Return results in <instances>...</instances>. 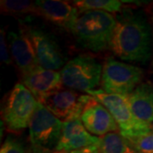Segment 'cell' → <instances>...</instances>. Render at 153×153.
I'll use <instances>...</instances> for the list:
<instances>
[{"label":"cell","mask_w":153,"mask_h":153,"mask_svg":"<svg viewBox=\"0 0 153 153\" xmlns=\"http://www.w3.org/2000/svg\"><path fill=\"white\" fill-rule=\"evenodd\" d=\"M152 49L151 27L144 14L130 10L120 14L110 48L114 55L128 62L146 63Z\"/></svg>","instance_id":"obj_1"},{"label":"cell","mask_w":153,"mask_h":153,"mask_svg":"<svg viewBox=\"0 0 153 153\" xmlns=\"http://www.w3.org/2000/svg\"><path fill=\"white\" fill-rule=\"evenodd\" d=\"M117 18L101 10L79 11L72 30L76 43L93 52H101L111 48Z\"/></svg>","instance_id":"obj_2"},{"label":"cell","mask_w":153,"mask_h":153,"mask_svg":"<svg viewBox=\"0 0 153 153\" xmlns=\"http://www.w3.org/2000/svg\"><path fill=\"white\" fill-rule=\"evenodd\" d=\"M103 66L93 56L80 55L69 60L60 70L63 85L81 92L94 90L100 83Z\"/></svg>","instance_id":"obj_3"},{"label":"cell","mask_w":153,"mask_h":153,"mask_svg":"<svg viewBox=\"0 0 153 153\" xmlns=\"http://www.w3.org/2000/svg\"><path fill=\"white\" fill-rule=\"evenodd\" d=\"M141 68L113 58L105 61L101 75V89L105 93L128 95L142 81Z\"/></svg>","instance_id":"obj_4"},{"label":"cell","mask_w":153,"mask_h":153,"mask_svg":"<svg viewBox=\"0 0 153 153\" xmlns=\"http://www.w3.org/2000/svg\"><path fill=\"white\" fill-rule=\"evenodd\" d=\"M38 101L22 82L12 88L3 109V119L8 130L20 132L27 128Z\"/></svg>","instance_id":"obj_5"},{"label":"cell","mask_w":153,"mask_h":153,"mask_svg":"<svg viewBox=\"0 0 153 153\" xmlns=\"http://www.w3.org/2000/svg\"><path fill=\"white\" fill-rule=\"evenodd\" d=\"M29 136L34 148L53 151L57 147L62 134L63 122L38 102L29 123Z\"/></svg>","instance_id":"obj_6"},{"label":"cell","mask_w":153,"mask_h":153,"mask_svg":"<svg viewBox=\"0 0 153 153\" xmlns=\"http://www.w3.org/2000/svg\"><path fill=\"white\" fill-rule=\"evenodd\" d=\"M97 101L104 105L112 115L119 127L120 134L127 139L143 135L132 113L128 95L105 93L102 89L88 92Z\"/></svg>","instance_id":"obj_7"},{"label":"cell","mask_w":153,"mask_h":153,"mask_svg":"<svg viewBox=\"0 0 153 153\" xmlns=\"http://www.w3.org/2000/svg\"><path fill=\"white\" fill-rule=\"evenodd\" d=\"M92 98L89 94L62 88L47 97L42 104L58 119L66 123L80 119L85 106Z\"/></svg>","instance_id":"obj_8"},{"label":"cell","mask_w":153,"mask_h":153,"mask_svg":"<svg viewBox=\"0 0 153 153\" xmlns=\"http://www.w3.org/2000/svg\"><path fill=\"white\" fill-rule=\"evenodd\" d=\"M32 41L39 66L47 70L58 71L62 69L65 59L55 39L44 31L26 27Z\"/></svg>","instance_id":"obj_9"},{"label":"cell","mask_w":153,"mask_h":153,"mask_svg":"<svg viewBox=\"0 0 153 153\" xmlns=\"http://www.w3.org/2000/svg\"><path fill=\"white\" fill-rule=\"evenodd\" d=\"M22 83L41 103L49 95L62 89L64 86L60 71L47 70L41 66L22 75Z\"/></svg>","instance_id":"obj_10"},{"label":"cell","mask_w":153,"mask_h":153,"mask_svg":"<svg viewBox=\"0 0 153 153\" xmlns=\"http://www.w3.org/2000/svg\"><path fill=\"white\" fill-rule=\"evenodd\" d=\"M130 108L143 134L152 132L153 86L150 82H141L128 95Z\"/></svg>","instance_id":"obj_11"},{"label":"cell","mask_w":153,"mask_h":153,"mask_svg":"<svg viewBox=\"0 0 153 153\" xmlns=\"http://www.w3.org/2000/svg\"><path fill=\"white\" fill-rule=\"evenodd\" d=\"M7 39L11 57L22 75L39 66L32 41L25 27L20 28L19 32L10 31L8 33Z\"/></svg>","instance_id":"obj_12"},{"label":"cell","mask_w":153,"mask_h":153,"mask_svg":"<svg viewBox=\"0 0 153 153\" xmlns=\"http://www.w3.org/2000/svg\"><path fill=\"white\" fill-rule=\"evenodd\" d=\"M35 3L39 16L72 32L79 15L78 9L73 4L62 0H38Z\"/></svg>","instance_id":"obj_13"},{"label":"cell","mask_w":153,"mask_h":153,"mask_svg":"<svg viewBox=\"0 0 153 153\" xmlns=\"http://www.w3.org/2000/svg\"><path fill=\"white\" fill-rule=\"evenodd\" d=\"M80 119L88 133L94 136L102 137L113 132H120L112 115L94 98L87 104Z\"/></svg>","instance_id":"obj_14"},{"label":"cell","mask_w":153,"mask_h":153,"mask_svg":"<svg viewBox=\"0 0 153 153\" xmlns=\"http://www.w3.org/2000/svg\"><path fill=\"white\" fill-rule=\"evenodd\" d=\"M100 137L88 133L81 119L63 123L62 134L55 152L68 153L75 150L98 144Z\"/></svg>","instance_id":"obj_15"},{"label":"cell","mask_w":153,"mask_h":153,"mask_svg":"<svg viewBox=\"0 0 153 153\" xmlns=\"http://www.w3.org/2000/svg\"><path fill=\"white\" fill-rule=\"evenodd\" d=\"M100 153H140L120 132H113L100 137Z\"/></svg>","instance_id":"obj_16"},{"label":"cell","mask_w":153,"mask_h":153,"mask_svg":"<svg viewBox=\"0 0 153 153\" xmlns=\"http://www.w3.org/2000/svg\"><path fill=\"white\" fill-rule=\"evenodd\" d=\"M1 13L13 16H38L36 3L26 0H2L0 2Z\"/></svg>","instance_id":"obj_17"},{"label":"cell","mask_w":153,"mask_h":153,"mask_svg":"<svg viewBox=\"0 0 153 153\" xmlns=\"http://www.w3.org/2000/svg\"><path fill=\"white\" fill-rule=\"evenodd\" d=\"M123 3V1L118 0H76L72 2L80 12L101 10L111 14L122 11Z\"/></svg>","instance_id":"obj_18"},{"label":"cell","mask_w":153,"mask_h":153,"mask_svg":"<svg viewBox=\"0 0 153 153\" xmlns=\"http://www.w3.org/2000/svg\"><path fill=\"white\" fill-rule=\"evenodd\" d=\"M128 140L140 153H153V132Z\"/></svg>","instance_id":"obj_19"},{"label":"cell","mask_w":153,"mask_h":153,"mask_svg":"<svg viewBox=\"0 0 153 153\" xmlns=\"http://www.w3.org/2000/svg\"><path fill=\"white\" fill-rule=\"evenodd\" d=\"M0 153H32L24 145V143L16 137L9 135L1 146Z\"/></svg>","instance_id":"obj_20"},{"label":"cell","mask_w":153,"mask_h":153,"mask_svg":"<svg viewBox=\"0 0 153 153\" xmlns=\"http://www.w3.org/2000/svg\"><path fill=\"white\" fill-rule=\"evenodd\" d=\"M0 55L1 60L6 65L11 64V57L10 55V51L8 49V43H7V37L4 30L0 32Z\"/></svg>","instance_id":"obj_21"},{"label":"cell","mask_w":153,"mask_h":153,"mask_svg":"<svg viewBox=\"0 0 153 153\" xmlns=\"http://www.w3.org/2000/svg\"><path fill=\"white\" fill-rule=\"evenodd\" d=\"M68 153H100V150H99V143L98 144H94V145H91L86 147L81 148L78 150H75Z\"/></svg>","instance_id":"obj_22"},{"label":"cell","mask_w":153,"mask_h":153,"mask_svg":"<svg viewBox=\"0 0 153 153\" xmlns=\"http://www.w3.org/2000/svg\"><path fill=\"white\" fill-rule=\"evenodd\" d=\"M32 153H44V151H42V150H39V149L33 147V150L32 151Z\"/></svg>","instance_id":"obj_23"},{"label":"cell","mask_w":153,"mask_h":153,"mask_svg":"<svg viewBox=\"0 0 153 153\" xmlns=\"http://www.w3.org/2000/svg\"><path fill=\"white\" fill-rule=\"evenodd\" d=\"M52 153H65V152H52Z\"/></svg>","instance_id":"obj_24"},{"label":"cell","mask_w":153,"mask_h":153,"mask_svg":"<svg viewBox=\"0 0 153 153\" xmlns=\"http://www.w3.org/2000/svg\"><path fill=\"white\" fill-rule=\"evenodd\" d=\"M152 23H153V10H152Z\"/></svg>","instance_id":"obj_25"},{"label":"cell","mask_w":153,"mask_h":153,"mask_svg":"<svg viewBox=\"0 0 153 153\" xmlns=\"http://www.w3.org/2000/svg\"><path fill=\"white\" fill-rule=\"evenodd\" d=\"M152 132H153V127H152Z\"/></svg>","instance_id":"obj_26"}]
</instances>
